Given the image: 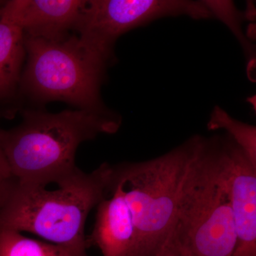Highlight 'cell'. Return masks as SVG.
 <instances>
[{"mask_svg": "<svg viewBox=\"0 0 256 256\" xmlns=\"http://www.w3.org/2000/svg\"><path fill=\"white\" fill-rule=\"evenodd\" d=\"M22 116L16 127L0 128V144L20 184L45 188L82 171L76 164L80 144L99 134H114L122 124L121 116L110 109L56 114L24 110Z\"/></svg>", "mask_w": 256, "mask_h": 256, "instance_id": "obj_1", "label": "cell"}, {"mask_svg": "<svg viewBox=\"0 0 256 256\" xmlns=\"http://www.w3.org/2000/svg\"><path fill=\"white\" fill-rule=\"evenodd\" d=\"M111 171L108 163L90 173L82 170L56 190L18 184L0 214V232H30L74 255L88 256L86 222L109 192Z\"/></svg>", "mask_w": 256, "mask_h": 256, "instance_id": "obj_2", "label": "cell"}, {"mask_svg": "<svg viewBox=\"0 0 256 256\" xmlns=\"http://www.w3.org/2000/svg\"><path fill=\"white\" fill-rule=\"evenodd\" d=\"M173 230L194 256H233L236 235L224 136H200Z\"/></svg>", "mask_w": 256, "mask_h": 256, "instance_id": "obj_3", "label": "cell"}, {"mask_svg": "<svg viewBox=\"0 0 256 256\" xmlns=\"http://www.w3.org/2000/svg\"><path fill=\"white\" fill-rule=\"evenodd\" d=\"M200 137L193 136L153 159L112 165L110 182L120 188L136 226L137 256L158 255L172 232Z\"/></svg>", "mask_w": 256, "mask_h": 256, "instance_id": "obj_4", "label": "cell"}, {"mask_svg": "<svg viewBox=\"0 0 256 256\" xmlns=\"http://www.w3.org/2000/svg\"><path fill=\"white\" fill-rule=\"evenodd\" d=\"M24 36L26 64L20 88L40 104L63 101L76 109L108 110L101 97L108 66L74 34L55 40Z\"/></svg>", "mask_w": 256, "mask_h": 256, "instance_id": "obj_5", "label": "cell"}, {"mask_svg": "<svg viewBox=\"0 0 256 256\" xmlns=\"http://www.w3.org/2000/svg\"><path fill=\"white\" fill-rule=\"evenodd\" d=\"M178 16L214 18L204 0H86L74 34L84 50L109 67L116 62L114 45L124 34Z\"/></svg>", "mask_w": 256, "mask_h": 256, "instance_id": "obj_6", "label": "cell"}, {"mask_svg": "<svg viewBox=\"0 0 256 256\" xmlns=\"http://www.w3.org/2000/svg\"><path fill=\"white\" fill-rule=\"evenodd\" d=\"M86 0H10L0 8V22L24 36L55 40L74 34Z\"/></svg>", "mask_w": 256, "mask_h": 256, "instance_id": "obj_7", "label": "cell"}, {"mask_svg": "<svg viewBox=\"0 0 256 256\" xmlns=\"http://www.w3.org/2000/svg\"><path fill=\"white\" fill-rule=\"evenodd\" d=\"M236 244L233 256H256V166L224 136Z\"/></svg>", "mask_w": 256, "mask_h": 256, "instance_id": "obj_8", "label": "cell"}, {"mask_svg": "<svg viewBox=\"0 0 256 256\" xmlns=\"http://www.w3.org/2000/svg\"><path fill=\"white\" fill-rule=\"evenodd\" d=\"M110 198L98 204L96 223L86 238L87 246H96L102 256H137L138 240L136 226L124 194L110 181Z\"/></svg>", "mask_w": 256, "mask_h": 256, "instance_id": "obj_9", "label": "cell"}, {"mask_svg": "<svg viewBox=\"0 0 256 256\" xmlns=\"http://www.w3.org/2000/svg\"><path fill=\"white\" fill-rule=\"evenodd\" d=\"M25 60L23 32L0 22V101L12 97L20 88Z\"/></svg>", "mask_w": 256, "mask_h": 256, "instance_id": "obj_10", "label": "cell"}, {"mask_svg": "<svg viewBox=\"0 0 256 256\" xmlns=\"http://www.w3.org/2000/svg\"><path fill=\"white\" fill-rule=\"evenodd\" d=\"M208 130H224L256 166V128L230 116L220 106H215L207 124Z\"/></svg>", "mask_w": 256, "mask_h": 256, "instance_id": "obj_11", "label": "cell"}, {"mask_svg": "<svg viewBox=\"0 0 256 256\" xmlns=\"http://www.w3.org/2000/svg\"><path fill=\"white\" fill-rule=\"evenodd\" d=\"M0 256H76L50 242L26 238L20 232H0Z\"/></svg>", "mask_w": 256, "mask_h": 256, "instance_id": "obj_12", "label": "cell"}, {"mask_svg": "<svg viewBox=\"0 0 256 256\" xmlns=\"http://www.w3.org/2000/svg\"><path fill=\"white\" fill-rule=\"evenodd\" d=\"M204 2L213 18H218L230 28L242 44L247 58L255 60V47L242 31V24L246 14L239 11L233 2L215 0H204Z\"/></svg>", "mask_w": 256, "mask_h": 256, "instance_id": "obj_13", "label": "cell"}, {"mask_svg": "<svg viewBox=\"0 0 256 256\" xmlns=\"http://www.w3.org/2000/svg\"><path fill=\"white\" fill-rule=\"evenodd\" d=\"M18 184V178L13 174L0 144V214L4 210Z\"/></svg>", "mask_w": 256, "mask_h": 256, "instance_id": "obj_14", "label": "cell"}, {"mask_svg": "<svg viewBox=\"0 0 256 256\" xmlns=\"http://www.w3.org/2000/svg\"><path fill=\"white\" fill-rule=\"evenodd\" d=\"M156 256H194L188 246L178 236L174 230L172 232L164 245Z\"/></svg>", "mask_w": 256, "mask_h": 256, "instance_id": "obj_15", "label": "cell"}, {"mask_svg": "<svg viewBox=\"0 0 256 256\" xmlns=\"http://www.w3.org/2000/svg\"><path fill=\"white\" fill-rule=\"evenodd\" d=\"M3 4V2L0 1V8H1L2 4Z\"/></svg>", "mask_w": 256, "mask_h": 256, "instance_id": "obj_16", "label": "cell"}]
</instances>
